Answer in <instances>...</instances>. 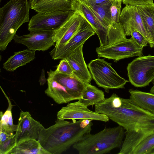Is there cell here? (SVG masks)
<instances>
[{"label":"cell","mask_w":154,"mask_h":154,"mask_svg":"<svg viewBox=\"0 0 154 154\" xmlns=\"http://www.w3.org/2000/svg\"><path fill=\"white\" fill-rule=\"evenodd\" d=\"M97 111L123 127L128 141L134 146L154 133V114L129 98L120 97L113 93L98 103Z\"/></svg>","instance_id":"cell-1"},{"label":"cell","mask_w":154,"mask_h":154,"mask_svg":"<svg viewBox=\"0 0 154 154\" xmlns=\"http://www.w3.org/2000/svg\"><path fill=\"white\" fill-rule=\"evenodd\" d=\"M57 119L55 123L40 131L38 140L50 154L65 152L85 135L91 133L93 124L89 119Z\"/></svg>","instance_id":"cell-2"},{"label":"cell","mask_w":154,"mask_h":154,"mask_svg":"<svg viewBox=\"0 0 154 154\" xmlns=\"http://www.w3.org/2000/svg\"><path fill=\"white\" fill-rule=\"evenodd\" d=\"M30 4L27 0H10L0 8V50H6L23 23L29 22Z\"/></svg>","instance_id":"cell-3"},{"label":"cell","mask_w":154,"mask_h":154,"mask_svg":"<svg viewBox=\"0 0 154 154\" xmlns=\"http://www.w3.org/2000/svg\"><path fill=\"white\" fill-rule=\"evenodd\" d=\"M125 129L119 125L105 128L95 134L85 135L73 146L79 154H103L121 148L125 135Z\"/></svg>","instance_id":"cell-4"},{"label":"cell","mask_w":154,"mask_h":154,"mask_svg":"<svg viewBox=\"0 0 154 154\" xmlns=\"http://www.w3.org/2000/svg\"><path fill=\"white\" fill-rule=\"evenodd\" d=\"M92 78L105 92L110 90L125 88L129 82L119 75L111 66V63L100 58L91 60L87 65Z\"/></svg>","instance_id":"cell-5"},{"label":"cell","mask_w":154,"mask_h":154,"mask_svg":"<svg viewBox=\"0 0 154 154\" xmlns=\"http://www.w3.org/2000/svg\"><path fill=\"white\" fill-rule=\"evenodd\" d=\"M127 69L129 81L134 87L149 85L154 79V56L136 58L128 64Z\"/></svg>","instance_id":"cell-6"},{"label":"cell","mask_w":154,"mask_h":154,"mask_svg":"<svg viewBox=\"0 0 154 154\" xmlns=\"http://www.w3.org/2000/svg\"><path fill=\"white\" fill-rule=\"evenodd\" d=\"M143 50L131 37L111 44L100 46L96 48V51L99 58L111 59L117 62L125 58L142 56Z\"/></svg>","instance_id":"cell-7"},{"label":"cell","mask_w":154,"mask_h":154,"mask_svg":"<svg viewBox=\"0 0 154 154\" xmlns=\"http://www.w3.org/2000/svg\"><path fill=\"white\" fill-rule=\"evenodd\" d=\"M74 12L73 10L37 13L32 16L28 25L32 31H54L58 28Z\"/></svg>","instance_id":"cell-8"},{"label":"cell","mask_w":154,"mask_h":154,"mask_svg":"<svg viewBox=\"0 0 154 154\" xmlns=\"http://www.w3.org/2000/svg\"><path fill=\"white\" fill-rule=\"evenodd\" d=\"M95 34L92 26L84 18L83 21L80 27L69 41L60 47L54 48L50 54L54 60L64 58Z\"/></svg>","instance_id":"cell-9"},{"label":"cell","mask_w":154,"mask_h":154,"mask_svg":"<svg viewBox=\"0 0 154 154\" xmlns=\"http://www.w3.org/2000/svg\"><path fill=\"white\" fill-rule=\"evenodd\" d=\"M79 100L68 103L57 112V119H89L106 122L109 119L105 115L90 110Z\"/></svg>","instance_id":"cell-10"},{"label":"cell","mask_w":154,"mask_h":154,"mask_svg":"<svg viewBox=\"0 0 154 154\" xmlns=\"http://www.w3.org/2000/svg\"><path fill=\"white\" fill-rule=\"evenodd\" d=\"M54 31H32L29 34L19 36L16 35L13 40L17 44L26 46L30 50L45 51L54 45Z\"/></svg>","instance_id":"cell-11"},{"label":"cell","mask_w":154,"mask_h":154,"mask_svg":"<svg viewBox=\"0 0 154 154\" xmlns=\"http://www.w3.org/2000/svg\"><path fill=\"white\" fill-rule=\"evenodd\" d=\"M71 9L79 13L89 23L98 37L100 46L108 44L109 29L102 24L90 7L82 0H73Z\"/></svg>","instance_id":"cell-12"},{"label":"cell","mask_w":154,"mask_h":154,"mask_svg":"<svg viewBox=\"0 0 154 154\" xmlns=\"http://www.w3.org/2000/svg\"><path fill=\"white\" fill-rule=\"evenodd\" d=\"M119 22L122 25L126 36L131 35L133 31H137L145 37L150 44L149 38L136 6L126 5L121 12Z\"/></svg>","instance_id":"cell-13"},{"label":"cell","mask_w":154,"mask_h":154,"mask_svg":"<svg viewBox=\"0 0 154 154\" xmlns=\"http://www.w3.org/2000/svg\"><path fill=\"white\" fill-rule=\"evenodd\" d=\"M15 133L17 143L31 139H38L40 133L44 128L39 122L34 119L28 111L20 113Z\"/></svg>","instance_id":"cell-14"},{"label":"cell","mask_w":154,"mask_h":154,"mask_svg":"<svg viewBox=\"0 0 154 154\" xmlns=\"http://www.w3.org/2000/svg\"><path fill=\"white\" fill-rule=\"evenodd\" d=\"M83 20L81 15L74 11L65 22L54 31L53 37L55 43L54 48H60L65 45L77 31Z\"/></svg>","instance_id":"cell-15"},{"label":"cell","mask_w":154,"mask_h":154,"mask_svg":"<svg viewBox=\"0 0 154 154\" xmlns=\"http://www.w3.org/2000/svg\"><path fill=\"white\" fill-rule=\"evenodd\" d=\"M84 44H82L64 58L70 64L75 76L85 84L90 83L92 78L83 56Z\"/></svg>","instance_id":"cell-16"},{"label":"cell","mask_w":154,"mask_h":154,"mask_svg":"<svg viewBox=\"0 0 154 154\" xmlns=\"http://www.w3.org/2000/svg\"><path fill=\"white\" fill-rule=\"evenodd\" d=\"M47 72L63 87L75 100H78L81 98L85 83L74 75H68L59 73L51 69Z\"/></svg>","instance_id":"cell-17"},{"label":"cell","mask_w":154,"mask_h":154,"mask_svg":"<svg viewBox=\"0 0 154 154\" xmlns=\"http://www.w3.org/2000/svg\"><path fill=\"white\" fill-rule=\"evenodd\" d=\"M73 0H29L30 8L37 13H47L72 10Z\"/></svg>","instance_id":"cell-18"},{"label":"cell","mask_w":154,"mask_h":154,"mask_svg":"<svg viewBox=\"0 0 154 154\" xmlns=\"http://www.w3.org/2000/svg\"><path fill=\"white\" fill-rule=\"evenodd\" d=\"M143 23L149 38L151 48L154 47V3L139 5L136 6Z\"/></svg>","instance_id":"cell-19"},{"label":"cell","mask_w":154,"mask_h":154,"mask_svg":"<svg viewBox=\"0 0 154 154\" xmlns=\"http://www.w3.org/2000/svg\"><path fill=\"white\" fill-rule=\"evenodd\" d=\"M35 51L28 48L14 52L4 63L3 68L7 71L13 72L18 67L26 65L35 58Z\"/></svg>","instance_id":"cell-20"},{"label":"cell","mask_w":154,"mask_h":154,"mask_svg":"<svg viewBox=\"0 0 154 154\" xmlns=\"http://www.w3.org/2000/svg\"><path fill=\"white\" fill-rule=\"evenodd\" d=\"M8 154H50L42 146L38 140L31 139L17 143Z\"/></svg>","instance_id":"cell-21"},{"label":"cell","mask_w":154,"mask_h":154,"mask_svg":"<svg viewBox=\"0 0 154 154\" xmlns=\"http://www.w3.org/2000/svg\"><path fill=\"white\" fill-rule=\"evenodd\" d=\"M130 99L141 108L154 114V93L129 89Z\"/></svg>","instance_id":"cell-22"},{"label":"cell","mask_w":154,"mask_h":154,"mask_svg":"<svg viewBox=\"0 0 154 154\" xmlns=\"http://www.w3.org/2000/svg\"><path fill=\"white\" fill-rule=\"evenodd\" d=\"M105 99L104 92L91 83L85 84L81 98L78 100L87 107L95 105Z\"/></svg>","instance_id":"cell-23"},{"label":"cell","mask_w":154,"mask_h":154,"mask_svg":"<svg viewBox=\"0 0 154 154\" xmlns=\"http://www.w3.org/2000/svg\"><path fill=\"white\" fill-rule=\"evenodd\" d=\"M111 2V0H108L94 6H90L85 3L93 10L102 24L108 29L112 23L110 13Z\"/></svg>","instance_id":"cell-24"},{"label":"cell","mask_w":154,"mask_h":154,"mask_svg":"<svg viewBox=\"0 0 154 154\" xmlns=\"http://www.w3.org/2000/svg\"><path fill=\"white\" fill-rule=\"evenodd\" d=\"M1 88L8 101V106L4 114H3L2 111L0 112V131H5L9 134H12L14 131H16L17 125L13 124L11 111L12 105L11 103L1 87Z\"/></svg>","instance_id":"cell-25"},{"label":"cell","mask_w":154,"mask_h":154,"mask_svg":"<svg viewBox=\"0 0 154 154\" xmlns=\"http://www.w3.org/2000/svg\"><path fill=\"white\" fill-rule=\"evenodd\" d=\"M127 39L121 24L119 22L112 23L109 30L107 45L111 44Z\"/></svg>","instance_id":"cell-26"},{"label":"cell","mask_w":154,"mask_h":154,"mask_svg":"<svg viewBox=\"0 0 154 154\" xmlns=\"http://www.w3.org/2000/svg\"><path fill=\"white\" fill-rule=\"evenodd\" d=\"M154 133L143 140L135 148L131 154H153Z\"/></svg>","instance_id":"cell-27"},{"label":"cell","mask_w":154,"mask_h":154,"mask_svg":"<svg viewBox=\"0 0 154 154\" xmlns=\"http://www.w3.org/2000/svg\"><path fill=\"white\" fill-rule=\"evenodd\" d=\"M122 0H111L110 13L112 23H119Z\"/></svg>","instance_id":"cell-28"},{"label":"cell","mask_w":154,"mask_h":154,"mask_svg":"<svg viewBox=\"0 0 154 154\" xmlns=\"http://www.w3.org/2000/svg\"><path fill=\"white\" fill-rule=\"evenodd\" d=\"M17 144L15 134L5 142L0 143V154H8Z\"/></svg>","instance_id":"cell-29"},{"label":"cell","mask_w":154,"mask_h":154,"mask_svg":"<svg viewBox=\"0 0 154 154\" xmlns=\"http://www.w3.org/2000/svg\"><path fill=\"white\" fill-rule=\"evenodd\" d=\"M55 71L59 73L72 75L73 72L72 68L68 61L65 59L61 60L59 64L56 66Z\"/></svg>","instance_id":"cell-30"},{"label":"cell","mask_w":154,"mask_h":154,"mask_svg":"<svg viewBox=\"0 0 154 154\" xmlns=\"http://www.w3.org/2000/svg\"><path fill=\"white\" fill-rule=\"evenodd\" d=\"M131 37L133 38L137 44L141 48L147 45L149 42L145 37L140 32L133 31L131 33Z\"/></svg>","instance_id":"cell-31"},{"label":"cell","mask_w":154,"mask_h":154,"mask_svg":"<svg viewBox=\"0 0 154 154\" xmlns=\"http://www.w3.org/2000/svg\"><path fill=\"white\" fill-rule=\"evenodd\" d=\"M122 2L125 5L136 6L153 3V0H122Z\"/></svg>","instance_id":"cell-32"},{"label":"cell","mask_w":154,"mask_h":154,"mask_svg":"<svg viewBox=\"0 0 154 154\" xmlns=\"http://www.w3.org/2000/svg\"><path fill=\"white\" fill-rule=\"evenodd\" d=\"M13 133L9 134L5 131H0V143H2L10 138Z\"/></svg>","instance_id":"cell-33"},{"label":"cell","mask_w":154,"mask_h":154,"mask_svg":"<svg viewBox=\"0 0 154 154\" xmlns=\"http://www.w3.org/2000/svg\"><path fill=\"white\" fill-rule=\"evenodd\" d=\"M88 5L94 6L108 0H82Z\"/></svg>","instance_id":"cell-34"},{"label":"cell","mask_w":154,"mask_h":154,"mask_svg":"<svg viewBox=\"0 0 154 154\" xmlns=\"http://www.w3.org/2000/svg\"><path fill=\"white\" fill-rule=\"evenodd\" d=\"M46 81H47V79L45 78V71L44 69H42L39 82L41 85H43L45 83Z\"/></svg>","instance_id":"cell-35"},{"label":"cell","mask_w":154,"mask_h":154,"mask_svg":"<svg viewBox=\"0 0 154 154\" xmlns=\"http://www.w3.org/2000/svg\"><path fill=\"white\" fill-rule=\"evenodd\" d=\"M153 86L150 90V92L154 93V79L152 82Z\"/></svg>","instance_id":"cell-36"},{"label":"cell","mask_w":154,"mask_h":154,"mask_svg":"<svg viewBox=\"0 0 154 154\" xmlns=\"http://www.w3.org/2000/svg\"><path fill=\"white\" fill-rule=\"evenodd\" d=\"M2 0H0V2H1V1Z\"/></svg>","instance_id":"cell-37"},{"label":"cell","mask_w":154,"mask_h":154,"mask_svg":"<svg viewBox=\"0 0 154 154\" xmlns=\"http://www.w3.org/2000/svg\"></svg>","instance_id":"cell-38"}]
</instances>
